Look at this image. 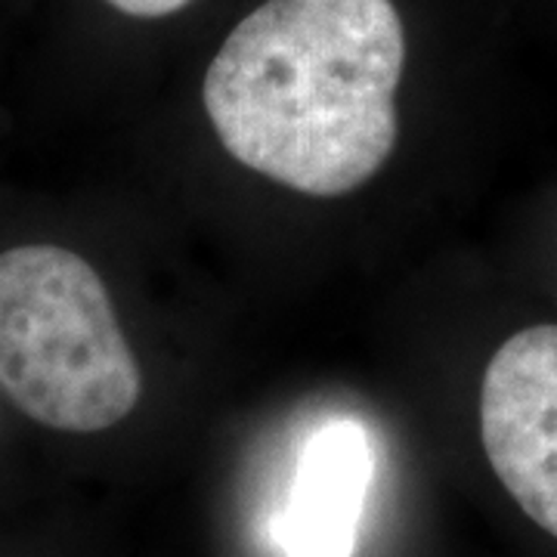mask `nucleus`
Returning <instances> with one entry per match:
<instances>
[{"label":"nucleus","mask_w":557,"mask_h":557,"mask_svg":"<svg viewBox=\"0 0 557 557\" xmlns=\"http://www.w3.org/2000/svg\"><path fill=\"white\" fill-rule=\"evenodd\" d=\"M406 32L391 0H267L201 84L233 159L304 196L338 199L397 149Z\"/></svg>","instance_id":"obj_1"},{"label":"nucleus","mask_w":557,"mask_h":557,"mask_svg":"<svg viewBox=\"0 0 557 557\" xmlns=\"http://www.w3.org/2000/svg\"><path fill=\"white\" fill-rule=\"evenodd\" d=\"M0 391L62 434H102L137 409L139 362L106 282L75 251H0Z\"/></svg>","instance_id":"obj_2"},{"label":"nucleus","mask_w":557,"mask_h":557,"mask_svg":"<svg viewBox=\"0 0 557 557\" xmlns=\"http://www.w3.org/2000/svg\"><path fill=\"white\" fill-rule=\"evenodd\" d=\"M480 437L508 496L557 539V325H530L493 354Z\"/></svg>","instance_id":"obj_3"},{"label":"nucleus","mask_w":557,"mask_h":557,"mask_svg":"<svg viewBox=\"0 0 557 557\" xmlns=\"http://www.w3.org/2000/svg\"><path fill=\"white\" fill-rule=\"evenodd\" d=\"M372 474V449L359 424L335 421L317 431L298 461L282 542L298 557H347Z\"/></svg>","instance_id":"obj_4"},{"label":"nucleus","mask_w":557,"mask_h":557,"mask_svg":"<svg viewBox=\"0 0 557 557\" xmlns=\"http://www.w3.org/2000/svg\"><path fill=\"white\" fill-rule=\"evenodd\" d=\"M106 3L134 20H164V16L180 13L183 7H189L193 0H106Z\"/></svg>","instance_id":"obj_5"}]
</instances>
